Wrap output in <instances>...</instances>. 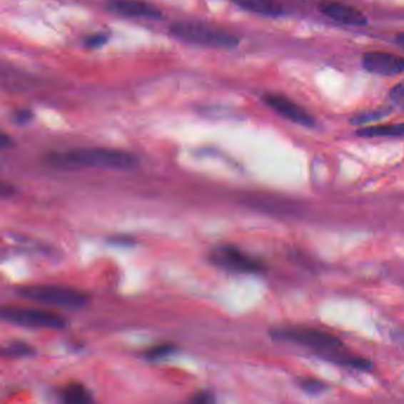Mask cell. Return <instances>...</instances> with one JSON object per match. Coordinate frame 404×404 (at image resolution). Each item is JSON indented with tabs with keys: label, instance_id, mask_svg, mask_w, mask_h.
Returning <instances> with one entry per match:
<instances>
[{
	"label": "cell",
	"instance_id": "1",
	"mask_svg": "<svg viewBox=\"0 0 404 404\" xmlns=\"http://www.w3.org/2000/svg\"><path fill=\"white\" fill-rule=\"evenodd\" d=\"M50 161L64 168H108V170H131L139 164L136 156L121 150L87 147L53 154Z\"/></svg>",
	"mask_w": 404,
	"mask_h": 404
},
{
	"label": "cell",
	"instance_id": "2",
	"mask_svg": "<svg viewBox=\"0 0 404 404\" xmlns=\"http://www.w3.org/2000/svg\"><path fill=\"white\" fill-rule=\"evenodd\" d=\"M16 293L23 299L30 300L34 303L69 310L84 308L89 303L87 293L82 292L80 289L59 285H31L21 287Z\"/></svg>",
	"mask_w": 404,
	"mask_h": 404
},
{
	"label": "cell",
	"instance_id": "3",
	"mask_svg": "<svg viewBox=\"0 0 404 404\" xmlns=\"http://www.w3.org/2000/svg\"><path fill=\"white\" fill-rule=\"evenodd\" d=\"M170 32L176 39L196 46L231 49L240 44V39L231 32L201 23H176Z\"/></svg>",
	"mask_w": 404,
	"mask_h": 404
},
{
	"label": "cell",
	"instance_id": "4",
	"mask_svg": "<svg viewBox=\"0 0 404 404\" xmlns=\"http://www.w3.org/2000/svg\"><path fill=\"white\" fill-rule=\"evenodd\" d=\"M273 339L283 342L294 343L299 345L306 346L317 352V355L328 359L332 355L340 352L343 343L338 337L319 331L313 328H289L276 330L272 333Z\"/></svg>",
	"mask_w": 404,
	"mask_h": 404
},
{
	"label": "cell",
	"instance_id": "5",
	"mask_svg": "<svg viewBox=\"0 0 404 404\" xmlns=\"http://www.w3.org/2000/svg\"><path fill=\"white\" fill-rule=\"evenodd\" d=\"M0 317L9 324L25 328L39 330H62L66 321L62 315L49 310L29 308V307L6 306L1 308Z\"/></svg>",
	"mask_w": 404,
	"mask_h": 404
},
{
	"label": "cell",
	"instance_id": "6",
	"mask_svg": "<svg viewBox=\"0 0 404 404\" xmlns=\"http://www.w3.org/2000/svg\"><path fill=\"white\" fill-rule=\"evenodd\" d=\"M210 261L220 268L246 274L261 273L266 268L261 260L246 254L231 244H218L213 248L210 253Z\"/></svg>",
	"mask_w": 404,
	"mask_h": 404
},
{
	"label": "cell",
	"instance_id": "7",
	"mask_svg": "<svg viewBox=\"0 0 404 404\" xmlns=\"http://www.w3.org/2000/svg\"><path fill=\"white\" fill-rule=\"evenodd\" d=\"M263 101L269 108L279 113L280 116L286 118L289 121L303 127H314L315 120L310 113H307L303 107L296 105V102L289 100L286 96L274 93L263 95Z\"/></svg>",
	"mask_w": 404,
	"mask_h": 404
},
{
	"label": "cell",
	"instance_id": "8",
	"mask_svg": "<svg viewBox=\"0 0 404 404\" xmlns=\"http://www.w3.org/2000/svg\"><path fill=\"white\" fill-rule=\"evenodd\" d=\"M362 64L369 73L394 76L404 73V57L384 51H370L363 55Z\"/></svg>",
	"mask_w": 404,
	"mask_h": 404
},
{
	"label": "cell",
	"instance_id": "9",
	"mask_svg": "<svg viewBox=\"0 0 404 404\" xmlns=\"http://www.w3.org/2000/svg\"><path fill=\"white\" fill-rule=\"evenodd\" d=\"M319 9L321 14H324L326 17L331 18L333 21H338L340 24L348 26H364L368 24V18L362 11L346 4L333 0H325L319 5Z\"/></svg>",
	"mask_w": 404,
	"mask_h": 404
},
{
	"label": "cell",
	"instance_id": "10",
	"mask_svg": "<svg viewBox=\"0 0 404 404\" xmlns=\"http://www.w3.org/2000/svg\"><path fill=\"white\" fill-rule=\"evenodd\" d=\"M108 6L113 12L127 17L148 18V19L163 17V12L158 7L141 0H111Z\"/></svg>",
	"mask_w": 404,
	"mask_h": 404
},
{
	"label": "cell",
	"instance_id": "11",
	"mask_svg": "<svg viewBox=\"0 0 404 404\" xmlns=\"http://www.w3.org/2000/svg\"><path fill=\"white\" fill-rule=\"evenodd\" d=\"M233 4L253 14L276 17L283 14V7L276 0H233Z\"/></svg>",
	"mask_w": 404,
	"mask_h": 404
},
{
	"label": "cell",
	"instance_id": "12",
	"mask_svg": "<svg viewBox=\"0 0 404 404\" xmlns=\"http://www.w3.org/2000/svg\"><path fill=\"white\" fill-rule=\"evenodd\" d=\"M355 134L362 138H389V136H403L404 123L395 125H377L363 127Z\"/></svg>",
	"mask_w": 404,
	"mask_h": 404
},
{
	"label": "cell",
	"instance_id": "13",
	"mask_svg": "<svg viewBox=\"0 0 404 404\" xmlns=\"http://www.w3.org/2000/svg\"><path fill=\"white\" fill-rule=\"evenodd\" d=\"M61 398H62L63 402H66V403L87 404L93 401L87 388L79 383L66 385L61 393Z\"/></svg>",
	"mask_w": 404,
	"mask_h": 404
},
{
	"label": "cell",
	"instance_id": "14",
	"mask_svg": "<svg viewBox=\"0 0 404 404\" xmlns=\"http://www.w3.org/2000/svg\"><path fill=\"white\" fill-rule=\"evenodd\" d=\"M31 353H34V348L21 342L10 343L3 348V355L5 357H24Z\"/></svg>",
	"mask_w": 404,
	"mask_h": 404
},
{
	"label": "cell",
	"instance_id": "15",
	"mask_svg": "<svg viewBox=\"0 0 404 404\" xmlns=\"http://www.w3.org/2000/svg\"><path fill=\"white\" fill-rule=\"evenodd\" d=\"M389 113H390V111H387V109H377V111H373V112L363 113V114H359V116H355V118H352L351 123L359 126L365 125V123H370V122L376 121V120L387 116Z\"/></svg>",
	"mask_w": 404,
	"mask_h": 404
},
{
	"label": "cell",
	"instance_id": "16",
	"mask_svg": "<svg viewBox=\"0 0 404 404\" xmlns=\"http://www.w3.org/2000/svg\"><path fill=\"white\" fill-rule=\"evenodd\" d=\"M300 387L308 394H320L323 391L326 390V385L320 380H314V378H305L300 382Z\"/></svg>",
	"mask_w": 404,
	"mask_h": 404
},
{
	"label": "cell",
	"instance_id": "17",
	"mask_svg": "<svg viewBox=\"0 0 404 404\" xmlns=\"http://www.w3.org/2000/svg\"><path fill=\"white\" fill-rule=\"evenodd\" d=\"M172 351H173V346L170 345V344H163V345L150 348L145 355H146L147 358L154 360V359L163 358L165 355H170Z\"/></svg>",
	"mask_w": 404,
	"mask_h": 404
},
{
	"label": "cell",
	"instance_id": "18",
	"mask_svg": "<svg viewBox=\"0 0 404 404\" xmlns=\"http://www.w3.org/2000/svg\"><path fill=\"white\" fill-rule=\"evenodd\" d=\"M107 41H108V36L99 32V34H94V35L87 37L86 41H84V46L89 48V49H96V48H100V46L106 44Z\"/></svg>",
	"mask_w": 404,
	"mask_h": 404
},
{
	"label": "cell",
	"instance_id": "19",
	"mask_svg": "<svg viewBox=\"0 0 404 404\" xmlns=\"http://www.w3.org/2000/svg\"><path fill=\"white\" fill-rule=\"evenodd\" d=\"M390 99L395 105L400 106V107L404 108V84H398L396 87L391 89Z\"/></svg>",
	"mask_w": 404,
	"mask_h": 404
},
{
	"label": "cell",
	"instance_id": "20",
	"mask_svg": "<svg viewBox=\"0 0 404 404\" xmlns=\"http://www.w3.org/2000/svg\"><path fill=\"white\" fill-rule=\"evenodd\" d=\"M32 118H34V114H32L28 109H21V111H18L14 116V121L18 125H25L28 122L31 121Z\"/></svg>",
	"mask_w": 404,
	"mask_h": 404
},
{
	"label": "cell",
	"instance_id": "21",
	"mask_svg": "<svg viewBox=\"0 0 404 404\" xmlns=\"http://www.w3.org/2000/svg\"><path fill=\"white\" fill-rule=\"evenodd\" d=\"M213 401V396L208 394V393H198V394H196L195 396L191 398V402H193V403H210V402Z\"/></svg>",
	"mask_w": 404,
	"mask_h": 404
},
{
	"label": "cell",
	"instance_id": "22",
	"mask_svg": "<svg viewBox=\"0 0 404 404\" xmlns=\"http://www.w3.org/2000/svg\"><path fill=\"white\" fill-rule=\"evenodd\" d=\"M11 143H12V139H11L10 136H7L6 134H3L1 139H0V146H1V148L10 147Z\"/></svg>",
	"mask_w": 404,
	"mask_h": 404
},
{
	"label": "cell",
	"instance_id": "23",
	"mask_svg": "<svg viewBox=\"0 0 404 404\" xmlns=\"http://www.w3.org/2000/svg\"><path fill=\"white\" fill-rule=\"evenodd\" d=\"M396 42H398V46H401L404 49V32H401L400 35L396 37Z\"/></svg>",
	"mask_w": 404,
	"mask_h": 404
}]
</instances>
